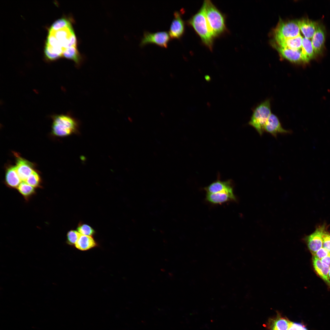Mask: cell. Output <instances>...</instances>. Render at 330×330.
Wrapping results in <instances>:
<instances>
[{"label":"cell","mask_w":330,"mask_h":330,"mask_svg":"<svg viewBox=\"0 0 330 330\" xmlns=\"http://www.w3.org/2000/svg\"><path fill=\"white\" fill-rule=\"evenodd\" d=\"M187 23L193 29L203 44L212 50L215 37L208 24L202 6L187 21Z\"/></svg>","instance_id":"6da1fadb"},{"label":"cell","mask_w":330,"mask_h":330,"mask_svg":"<svg viewBox=\"0 0 330 330\" xmlns=\"http://www.w3.org/2000/svg\"><path fill=\"white\" fill-rule=\"evenodd\" d=\"M202 6L215 38L224 34L227 30L225 15L210 0H205Z\"/></svg>","instance_id":"7a4b0ae2"},{"label":"cell","mask_w":330,"mask_h":330,"mask_svg":"<svg viewBox=\"0 0 330 330\" xmlns=\"http://www.w3.org/2000/svg\"><path fill=\"white\" fill-rule=\"evenodd\" d=\"M52 134L58 137H65L78 132V121L71 116L61 114L52 117Z\"/></svg>","instance_id":"3957f363"},{"label":"cell","mask_w":330,"mask_h":330,"mask_svg":"<svg viewBox=\"0 0 330 330\" xmlns=\"http://www.w3.org/2000/svg\"><path fill=\"white\" fill-rule=\"evenodd\" d=\"M271 114L270 101L269 99H267L255 108L248 124L262 136L265 131L266 123Z\"/></svg>","instance_id":"277c9868"},{"label":"cell","mask_w":330,"mask_h":330,"mask_svg":"<svg viewBox=\"0 0 330 330\" xmlns=\"http://www.w3.org/2000/svg\"><path fill=\"white\" fill-rule=\"evenodd\" d=\"M300 30L298 20L281 21L277 25L275 30V39L296 37L300 35Z\"/></svg>","instance_id":"5b68a950"},{"label":"cell","mask_w":330,"mask_h":330,"mask_svg":"<svg viewBox=\"0 0 330 330\" xmlns=\"http://www.w3.org/2000/svg\"><path fill=\"white\" fill-rule=\"evenodd\" d=\"M170 37L166 31L151 32L147 31L144 32L140 43L142 46L148 43H154L161 47H167Z\"/></svg>","instance_id":"8992f818"},{"label":"cell","mask_w":330,"mask_h":330,"mask_svg":"<svg viewBox=\"0 0 330 330\" xmlns=\"http://www.w3.org/2000/svg\"><path fill=\"white\" fill-rule=\"evenodd\" d=\"M326 229L325 225L319 226L313 233L303 238V240L313 255L322 248V235Z\"/></svg>","instance_id":"52a82bcc"},{"label":"cell","mask_w":330,"mask_h":330,"mask_svg":"<svg viewBox=\"0 0 330 330\" xmlns=\"http://www.w3.org/2000/svg\"><path fill=\"white\" fill-rule=\"evenodd\" d=\"M16 165L17 174L21 181L25 182L34 170V164L32 163L15 153Z\"/></svg>","instance_id":"ba28073f"},{"label":"cell","mask_w":330,"mask_h":330,"mask_svg":"<svg viewBox=\"0 0 330 330\" xmlns=\"http://www.w3.org/2000/svg\"><path fill=\"white\" fill-rule=\"evenodd\" d=\"M174 17L172 21L169 31L170 38L179 39L183 35L185 31V23L182 14L179 11H176L174 13Z\"/></svg>","instance_id":"9c48e42d"},{"label":"cell","mask_w":330,"mask_h":330,"mask_svg":"<svg viewBox=\"0 0 330 330\" xmlns=\"http://www.w3.org/2000/svg\"><path fill=\"white\" fill-rule=\"evenodd\" d=\"M264 130L274 137H276L278 134H287L291 133V131L284 129L281 126L278 117L271 113L269 116L265 125Z\"/></svg>","instance_id":"30bf717a"},{"label":"cell","mask_w":330,"mask_h":330,"mask_svg":"<svg viewBox=\"0 0 330 330\" xmlns=\"http://www.w3.org/2000/svg\"><path fill=\"white\" fill-rule=\"evenodd\" d=\"M273 46L284 58L295 64L304 63L302 57L301 49L293 50L284 48L274 44Z\"/></svg>","instance_id":"8fae6325"},{"label":"cell","mask_w":330,"mask_h":330,"mask_svg":"<svg viewBox=\"0 0 330 330\" xmlns=\"http://www.w3.org/2000/svg\"><path fill=\"white\" fill-rule=\"evenodd\" d=\"M206 200L215 204H222L230 201H237V200L233 193L227 192L207 193Z\"/></svg>","instance_id":"7c38bea8"},{"label":"cell","mask_w":330,"mask_h":330,"mask_svg":"<svg viewBox=\"0 0 330 330\" xmlns=\"http://www.w3.org/2000/svg\"><path fill=\"white\" fill-rule=\"evenodd\" d=\"M207 193L221 192L233 193L232 181L230 180L222 181L217 179L204 188Z\"/></svg>","instance_id":"4fadbf2b"},{"label":"cell","mask_w":330,"mask_h":330,"mask_svg":"<svg viewBox=\"0 0 330 330\" xmlns=\"http://www.w3.org/2000/svg\"><path fill=\"white\" fill-rule=\"evenodd\" d=\"M325 40V35L323 27L317 25L312 37L311 42L315 54H320L323 50Z\"/></svg>","instance_id":"5bb4252c"},{"label":"cell","mask_w":330,"mask_h":330,"mask_svg":"<svg viewBox=\"0 0 330 330\" xmlns=\"http://www.w3.org/2000/svg\"><path fill=\"white\" fill-rule=\"evenodd\" d=\"M5 183L7 187L11 189H16L20 183V179L15 166H10L6 169Z\"/></svg>","instance_id":"9a60e30c"},{"label":"cell","mask_w":330,"mask_h":330,"mask_svg":"<svg viewBox=\"0 0 330 330\" xmlns=\"http://www.w3.org/2000/svg\"><path fill=\"white\" fill-rule=\"evenodd\" d=\"M298 22L300 29L305 38L309 39L312 38L318 25L316 23L308 19L298 20Z\"/></svg>","instance_id":"2e32d148"},{"label":"cell","mask_w":330,"mask_h":330,"mask_svg":"<svg viewBox=\"0 0 330 330\" xmlns=\"http://www.w3.org/2000/svg\"><path fill=\"white\" fill-rule=\"evenodd\" d=\"M312 261L314 268L317 273L330 287L328 276L330 267L323 263L321 259L314 255H313Z\"/></svg>","instance_id":"e0dca14e"},{"label":"cell","mask_w":330,"mask_h":330,"mask_svg":"<svg viewBox=\"0 0 330 330\" xmlns=\"http://www.w3.org/2000/svg\"><path fill=\"white\" fill-rule=\"evenodd\" d=\"M302 37L300 35L293 38L275 40L278 45L281 47L293 50L301 49Z\"/></svg>","instance_id":"ac0fdd59"},{"label":"cell","mask_w":330,"mask_h":330,"mask_svg":"<svg viewBox=\"0 0 330 330\" xmlns=\"http://www.w3.org/2000/svg\"><path fill=\"white\" fill-rule=\"evenodd\" d=\"M98 244L91 236L80 234L75 246L78 249L86 251L97 246Z\"/></svg>","instance_id":"d6986e66"},{"label":"cell","mask_w":330,"mask_h":330,"mask_svg":"<svg viewBox=\"0 0 330 330\" xmlns=\"http://www.w3.org/2000/svg\"><path fill=\"white\" fill-rule=\"evenodd\" d=\"M291 321L287 318L279 314L269 321V328L270 330H288Z\"/></svg>","instance_id":"ffe728a7"},{"label":"cell","mask_w":330,"mask_h":330,"mask_svg":"<svg viewBox=\"0 0 330 330\" xmlns=\"http://www.w3.org/2000/svg\"><path fill=\"white\" fill-rule=\"evenodd\" d=\"M301 50L304 63L308 62L314 57L315 53L311 41L309 39L305 37L303 38Z\"/></svg>","instance_id":"44dd1931"},{"label":"cell","mask_w":330,"mask_h":330,"mask_svg":"<svg viewBox=\"0 0 330 330\" xmlns=\"http://www.w3.org/2000/svg\"><path fill=\"white\" fill-rule=\"evenodd\" d=\"M16 189L26 201L29 200L36 193L35 188L24 181H22Z\"/></svg>","instance_id":"7402d4cb"},{"label":"cell","mask_w":330,"mask_h":330,"mask_svg":"<svg viewBox=\"0 0 330 330\" xmlns=\"http://www.w3.org/2000/svg\"><path fill=\"white\" fill-rule=\"evenodd\" d=\"M62 57L73 61L78 65L80 64L82 61L81 56L76 46L67 48L63 53Z\"/></svg>","instance_id":"603a6c76"},{"label":"cell","mask_w":330,"mask_h":330,"mask_svg":"<svg viewBox=\"0 0 330 330\" xmlns=\"http://www.w3.org/2000/svg\"><path fill=\"white\" fill-rule=\"evenodd\" d=\"M35 188H42V179L39 174L34 170L25 181Z\"/></svg>","instance_id":"cb8c5ba5"},{"label":"cell","mask_w":330,"mask_h":330,"mask_svg":"<svg viewBox=\"0 0 330 330\" xmlns=\"http://www.w3.org/2000/svg\"><path fill=\"white\" fill-rule=\"evenodd\" d=\"M71 25V22L68 19L62 18L57 20L53 23L50 30L56 31Z\"/></svg>","instance_id":"d4e9b609"},{"label":"cell","mask_w":330,"mask_h":330,"mask_svg":"<svg viewBox=\"0 0 330 330\" xmlns=\"http://www.w3.org/2000/svg\"><path fill=\"white\" fill-rule=\"evenodd\" d=\"M77 230L81 234L92 236L95 233V231L90 226L85 223L79 222Z\"/></svg>","instance_id":"484cf974"},{"label":"cell","mask_w":330,"mask_h":330,"mask_svg":"<svg viewBox=\"0 0 330 330\" xmlns=\"http://www.w3.org/2000/svg\"><path fill=\"white\" fill-rule=\"evenodd\" d=\"M80 234L77 231L71 229L69 231L66 235V243L71 246L75 245Z\"/></svg>","instance_id":"4316f807"},{"label":"cell","mask_w":330,"mask_h":330,"mask_svg":"<svg viewBox=\"0 0 330 330\" xmlns=\"http://www.w3.org/2000/svg\"><path fill=\"white\" fill-rule=\"evenodd\" d=\"M323 247L326 249L330 255V233L327 231L326 229L322 235Z\"/></svg>","instance_id":"83f0119b"},{"label":"cell","mask_w":330,"mask_h":330,"mask_svg":"<svg viewBox=\"0 0 330 330\" xmlns=\"http://www.w3.org/2000/svg\"><path fill=\"white\" fill-rule=\"evenodd\" d=\"M328 251L323 247L320 249L315 254L313 255L315 256L317 258L321 259V258L330 255Z\"/></svg>","instance_id":"f1b7e54d"},{"label":"cell","mask_w":330,"mask_h":330,"mask_svg":"<svg viewBox=\"0 0 330 330\" xmlns=\"http://www.w3.org/2000/svg\"><path fill=\"white\" fill-rule=\"evenodd\" d=\"M288 330H308L302 324L300 323L292 322L290 323Z\"/></svg>","instance_id":"f546056e"},{"label":"cell","mask_w":330,"mask_h":330,"mask_svg":"<svg viewBox=\"0 0 330 330\" xmlns=\"http://www.w3.org/2000/svg\"><path fill=\"white\" fill-rule=\"evenodd\" d=\"M321 262L330 267V255L323 258L321 259Z\"/></svg>","instance_id":"4dcf8cb0"},{"label":"cell","mask_w":330,"mask_h":330,"mask_svg":"<svg viewBox=\"0 0 330 330\" xmlns=\"http://www.w3.org/2000/svg\"><path fill=\"white\" fill-rule=\"evenodd\" d=\"M328 276L329 280V281H330V268L329 271V272H328Z\"/></svg>","instance_id":"1f68e13d"}]
</instances>
